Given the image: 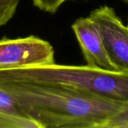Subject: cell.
<instances>
[{
    "instance_id": "cell-1",
    "label": "cell",
    "mask_w": 128,
    "mask_h": 128,
    "mask_svg": "<svg viewBox=\"0 0 128 128\" xmlns=\"http://www.w3.org/2000/svg\"><path fill=\"white\" fill-rule=\"evenodd\" d=\"M0 88L40 128H104L126 105L62 86L8 82Z\"/></svg>"
},
{
    "instance_id": "cell-2",
    "label": "cell",
    "mask_w": 128,
    "mask_h": 128,
    "mask_svg": "<svg viewBox=\"0 0 128 128\" xmlns=\"http://www.w3.org/2000/svg\"><path fill=\"white\" fill-rule=\"evenodd\" d=\"M32 83L70 88L128 104V72L88 65H46L0 70V84Z\"/></svg>"
},
{
    "instance_id": "cell-3",
    "label": "cell",
    "mask_w": 128,
    "mask_h": 128,
    "mask_svg": "<svg viewBox=\"0 0 128 128\" xmlns=\"http://www.w3.org/2000/svg\"><path fill=\"white\" fill-rule=\"evenodd\" d=\"M54 56L52 46L34 35L0 39V70L52 64Z\"/></svg>"
},
{
    "instance_id": "cell-4",
    "label": "cell",
    "mask_w": 128,
    "mask_h": 128,
    "mask_svg": "<svg viewBox=\"0 0 128 128\" xmlns=\"http://www.w3.org/2000/svg\"><path fill=\"white\" fill-rule=\"evenodd\" d=\"M89 16L99 26L106 52L117 70L128 72V26L108 5L94 9Z\"/></svg>"
},
{
    "instance_id": "cell-5",
    "label": "cell",
    "mask_w": 128,
    "mask_h": 128,
    "mask_svg": "<svg viewBox=\"0 0 128 128\" xmlns=\"http://www.w3.org/2000/svg\"><path fill=\"white\" fill-rule=\"evenodd\" d=\"M71 28L87 65L117 70L106 52L99 26L89 16L76 20Z\"/></svg>"
},
{
    "instance_id": "cell-6",
    "label": "cell",
    "mask_w": 128,
    "mask_h": 128,
    "mask_svg": "<svg viewBox=\"0 0 128 128\" xmlns=\"http://www.w3.org/2000/svg\"><path fill=\"white\" fill-rule=\"evenodd\" d=\"M0 128H40V126L28 116L0 111Z\"/></svg>"
},
{
    "instance_id": "cell-7",
    "label": "cell",
    "mask_w": 128,
    "mask_h": 128,
    "mask_svg": "<svg viewBox=\"0 0 128 128\" xmlns=\"http://www.w3.org/2000/svg\"><path fill=\"white\" fill-rule=\"evenodd\" d=\"M0 111L14 115L28 116L21 109L15 98L2 88H0Z\"/></svg>"
},
{
    "instance_id": "cell-8",
    "label": "cell",
    "mask_w": 128,
    "mask_h": 128,
    "mask_svg": "<svg viewBox=\"0 0 128 128\" xmlns=\"http://www.w3.org/2000/svg\"><path fill=\"white\" fill-rule=\"evenodd\" d=\"M19 2L20 0H0V27L14 16Z\"/></svg>"
},
{
    "instance_id": "cell-9",
    "label": "cell",
    "mask_w": 128,
    "mask_h": 128,
    "mask_svg": "<svg viewBox=\"0 0 128 128\" xmlns=\"http://www.w3.org/2000/svg\"><path fill=\"white\" fill-rule=\"evenodd\" d=\"M104 128H128V104L110 119Z\"/></svg>"
},
{
    "instance_id": "cell-10",
    "label": "cell",
    "mask_w": 128,
    "mask_h": 128,
    "mask_svg": "<svg viewBox=\"0 0 128 128\" xmlns=\"http://www.w3.org/2000/svg\"><path fill=\"white\" fill-rule=\"evenodd\" d=\"M68 0H32L33 4L40 10L55 14Z\"/></svg>"
},
{
    "instance_id": "cell-11",
    "label": "cell",
    "mask_w": 128,
    "mask_h": 128,
    "mask_svg": "<svg viewBox=\"0 0 128 128\" xmlns=\"http://www.w3.org/2000/svg\"><path fill=\"white\" fill-rule=\"evenodd\" d=\"M123 1H124V2L125 3H127V4H128V0H123Z\"/></svg>"
},
{
    "instance_id": "cell-12",
    "label": "cell",
    "mask_w": 128,
    "mask_h": 128,
    "mask_svg": "<svg viewBox=\"0 0 128 128\" xmlns=\"http://www.w3.org/2000/svg\"><path fill=\"white\" fill-rule=\"evenodd\" d=\"M73 1H74V0H73Z\"/></svg>"
},
{
    "instance_id": "cell-13",
    "label": "cell",
    "mask_w": 128,
    "mask_h": 128,
    "mask_svg": "<svg viewBox=\"0 0 128 128\" xmlns=\"http://www.w3.org/2000/svg\"></svg>"
}]
</instances>
